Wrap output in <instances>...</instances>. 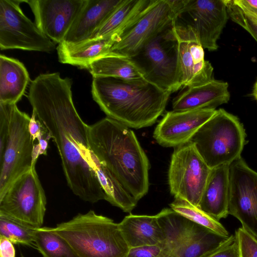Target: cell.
Instances as JSON below:
<instances>
[{
    "mask_svg": "<svg viewBox=\"0 0 257 257\" xmlns=\"http://www.w3.org/2000/svg\"><path fill=\"white\" fill-rule=\"evenodd\" d=\"M72 80L59 72L41 74L33 80L28 98L38 120L58 149L67 185L83 201L106 200L95 170L89 145L88 126L78 113L72 94Z\"/></svg>",
    "mask_w": 257,
    "mask_h": 257,
    "instance_id": "obj_1",
    "label": "cell"
},
{
    "mask_svg": "<svg viewBox=\"0 0 257 257\" xmlns=\"http://www.w3.org/2000/svg\"><path fill=\"white\" fill-rule=\"evenodd\" d=\"M88 138L100 164L138 201L145 196L149 188L150 165L134 132L106 116L89 125Z\"/></svg>",
    "mask_w": 257,
    "mask_h": 257,
    "instance_id": "obj_2",
    "label": "cell"
},
{
    "mask_svg": "<svg viewBox=\"0 0 257 257\" xmlns=\"http://www.w3.org/2000/svg\"><path fill=\"white\" fill-rule=\"evenodd\" d=\"M91 93L107 117L135 129L154 124L171 94L145 79L101 77H93Z\"/></svg>",
    "mask_w": 257,
    "mask_h": 257,
    "instance_id": "obj_3",
    "label": "cell"
},
{
    "mask_svg": "<svg viewBox=\"0 0 257 257\" xmlns=\"http://www.w3.org/2000/svg\"><path fill=\"white\" fill-rule=\"evenodd\" d=\"M78 257H126L129 249L118 223L93 210L52 227Z\"/></svg>",
    "mask_w": 257,
    "mask_h": 257,
    "instance_id": "obj_4",
    "label": "cell"
},
{
    "mask_svg": "<svg viewBox=\"0 0 257 257\" xmlns=\"http://www.w3.org/2000/svg\"><path fill=\"white\" fill-rule=\"evenodd\" d=\"M246 134L237 116L222 108L197 132L191 140L210 168L230 164L241 157Z\"/></svg>",
    "mask_w": 257,
    "mask_h": 257,
    "instance_id": "obj_5",
    "label": "cell"
},
{
    "mask_svg": "<svg viewBox=\"0 0 257 257\" xmlns=\"http://www.w3.org/2000/svg\"><path fill=\"white\" fill-rule=\"evenodd\" d=\"M173 25L162 32L131 58L141 70L147 81L171 93L182 88L178 42Z\"/></svg>",
    "mask_w": 257,
    "mask_h": 257,
    "instance_id": "obj_6",
    "label": "cell"
},
{
    "mask_svg": "<svg viewBox=\"0 0 257 257\" xmlns=\"http://www.w3.org/2000/svg\"><path fill=\"white\" fill-rule=\"evenodd\" d=\"M2 104L8 114L9 132L0 156V198L14 181L32 167L34 146L29 128L31 117L17 104Z\"/></svg>",
    "mask_w": 257,
    "mask_h": 257,
    "instance_id": "obj_7",
    "label": "cell"
},
{
    "mask_svg": "<svg viewBox=\"0 0 257 257\" xmlns=\"http://www.w3.org/2000/svg\"><path fill=\"white\" fill-rule=\"evenodd\" d=\"M211 169L192 141L174 148L168 174L170 193L198 207Z\"/></svg>",
    "mask_w": 257,
    "mask_h": 257,
    "instance_id": "obj_8",
    "label": "cell"
},
{
    "mask_svg": "<svg viewBox=\"0 0 257 257\" xmlns=\"http://www.w3.org/2000/svg\"><path fill=\"white\" fill-rule=\"evenodd\" d=\"M25 1L0 0V48L49 53L56 43L43 34L24 14L21 3Z\"/></svg>",
    "mask_w": 257,
    "mask_h": 257,
    "instance_id": "obj_9",
    "label": "cell"
},
{
    "mask_svg": "<svg viewBox=\"0 0 257 257\" xmlns=\"http://www.w3.org/2000/svg\"><path fill=\"white\" fill-rule=\"evenodd\" d=\"M35 166L14 181L0 198V213L39 228L44 222L47 201Z\"/></svg>",
    "mask_w": 257,
    "mask_h": 257,
    "instance_id": "obj_10",
    "label": "cell"
},
{
    "mask_svg": "<svg viewBox=\"0 0 257 257\" xmlns=\"http://www.w3.org/2000/svg\"><path fill=\"white\" fill-rule=\"evenodd\" d=\"M229 18L227 0H181L175 21L191 27L203 48L213 51Z\"/></svg>",
    "mask_w": 257,
    "mask_h": 257,
    "instance_id": "obj_11",
    "label": "cell"
},
{
    "mask_svg": "<svg viewBox=\"0 0 257 257\" xmlns=\"http://www.w3.org/2000/svg\"><path fill=\"white\" fill-rule=\"evenodd\" d=\"M176 16L172 0H154L144 15L113 44L108 54L135 56L150 41L173 25Z\"/></svg>",
    "mask_w": 257,
    "mask_h": 257,
    "instance_id": "obj_12",
    "label": "cell"
},
{
    "mask_svg": "<svg viewBox=\"0 0 257 257\" xmlns=\"http://www.w3.org/2000/svg\"><path fill=\"white\" fill-rule=\"evenodd\" d=\"M228 214L257 235V172L241 157L229 165Z\"/></svg>",
    "mask_w": 257,
    "mask_h": 257,
    "instance_id": "obj_13",
    "label": "cell"
},
{
    "mask_svg": "<svg viewBox=\"0 0 257 257\" xmlns=\"http://www.w3.org/2000/svg\"><path fill=\"white\" fill-rule=\"evenodd\" d=\"M181 83L183 88L202 85L214 79L213 68L205 60L204 48L189 26L175 22Z\"/></svg>",
    "mask_w": 257,
    "mask_h": 257,
    "instance_id": "obj_14",
    "label": "cell"
},
{
    "mask_svg": "<svg viewBox=\"0 0 257 257\" xmlns=\"http://www.w3.org/2000/svg\"><path fill=\"white\" fill-rule=\"evenodd\" d=\"M86 0L26 1L41 31L56 44L62 42Z\"/></svg>",
    "mask_w": 257,
    "mask_h": 257,
    "instance_id": "obj_15",
    "label": "cell"
},
{
    "mask_svg": "<svg viewBox=\"0 0 257 257\" xmlns=\"http://www.w3.org/2000/svg\"><path fill=\"white\" fill-rule=\"evenodd\" d=\"M216 111L215 108L168 111L155 128L153 138L163 147L176 148L192 140Z\"/></svg>",
    "mask_w": 257,
    "mask_h": 257,
    "instance_id": "obj_16",
    "label": "cell"
},
{
    "mask_svg": "<svg viewBox=\"0 0 257 257\" xmlns=\"http://www.w3.org/2000/svg\"><path fill=\"white\" fill-rule=\"evenodd\" d=\"M228 86L227 82L213 79L205 84L188 87L173 99V110L215 109L229 100Z\"/></svg>",
    "mask_w": 257,
    "mask_h": 257,
    "instance_id": "obj_17",
    "label": "cell"
},
{
    "mask_svg": "<svg viewBox=\"0 0 257 257\" xmlns=\"http://www.w3.org/2000/svg\"><path fill=\"white\" fill-rule=\"evenodd\" d=\"M120 0H86L63 42L77 43L89 39L107 19Z\"/></svg>",
    "mask_w": 257,
    "mask_h": 257,
    "instance_id": "obj_18",
    "label": "cell"
},
{
    "mask_svg": "<svg viewBox=\"0 0 257 257\" xmlns=\"http://www.w3.org/2000/svg\"><path fill=\"white\" fill-rule=\"evenodd\" d=\"M153 1L120 0L107 19L89 39L111 38L115 43L117 42L144 15Z\"/></svg>",
    "mask_w": 257,
    "mask_h": 257,
    "instance_id": "obj_19",
    "label": "cell"
},
{
    "mask_svg": "<svg viewBox=\"0 0 257 257\" xmlns=\"http://www.w3.org/2000/svg\"><path fill=\"white\" fill-rule=\"evenodd\" d=\"M229 165L224 164L211 169L198 206L218 221L228 215Z\"/></svg>",
    "mask_w": 257,
    "mask_h": 257,
    "instance_id": "obj_20",
    "label": "cell"
},
{
    "mask_svg": "<svg viewBox=\"0 0 257 257\" xmlns=\"http://www.w3.org/2000/svg\"><path fill=\"white\" fill-rule=\"evenodd\" d=\"M114 43L111 38L91 39L77 43L62 42L56 49L60 62L88 69L94 61L107 55Z\"/></svg>",
    "mask_w": 257,
    "mask_h": 257,
    "instance_id": "obj_21",
    "label": "cell"
},
{
    "mask_svg": "<svg viewBox=\"0 0 257 257\" xmlns=\"http://www.w3.org/2000/svg\"><path fill=\"white\" fill-rule=\"evenodd\" d=\"M129 248L147 245L163 244L165 236L157 215L126 216L118 223Z\"/></svg>",
    "mask_w": 257,
    "mask_h": 257,
    "instance_id": "obj_22",
    "label": "cell"
},
{
    "mask_svg": "<svg viewBox=\"0 0 257 257\" xmlns=\"http://www.w3.org/2000/svg\"><path fill=\"white\" fill-rule=\"evenodd\" d=\"M30 80L23 63L0 55V103L17 104L24 94Z\"/></svg>",
    "mask_w": 257,
    "mask_h": 257,
    "instance_id": "obj_23",
    "label": "cell"
},
{
    "mask_svg": "<svg viewBox=\"0 0 257 257\" xmlns=\"http://www.w3.org/2000/svg\"><path fill=\"white\" fill-rule=\"evenodd\" d=\"M88 70L93 77H112L126 80L145 79L135 62L124 56L108 54L92 63Z\"/></svg>",
    "mask_w": 257,
    "mask_h": 257,
    "instance_id": "obj_24",
    "label": "cell"
},
{
    "mask_svg": "<svg viewBox=\"0 0 257 257\" xmlns=\"http://www.w3.org/2000/svg\"><path fill=\"white\" fill-rule=\"evenodd\" d=\"M95 161L97 164L95 173L106 194V201L125 212L131 213L138 201L105 168L100 164L96 157Z\"/></svg>",
    "mask_w": 257,
    "mask_h": 257,
    "instance_id": "obj_25",
    "label": "cell"
},
{
    "mask_svg": "<svg viewBox=\"0 0 257 257\" xmlns=\"http://www.w3.org/2000/svg\"><path fill=\"white\" fill-rule=\"evenodd\" d=\"M34 243L43 257H78L70 244L52 227L37 228Z\"/></svg>",
    "mask_w": 257,
    "mask_h": 257,
    "instance_id": "obj_26",
    "label": "cell"
},
{
    "mask_svg": "<svg viewBox=\"0 0 257 257\" xmlns=\"http://www.w3.org/2000/svg\"><path fill=\"white\" fill-rule=\"evenodd\" d=\"M226 238L201 226L174 252L177 257H202Z\"/></svg>",
    "mask_w": 257,
    "mask_h": 257,
    "instance_id": "obj_27",
    "label": "cell"
},
{
    "mask_svg": "<svg viewBox=\"0 0 257 257\" xmlns=\"http://www.w3.org/2000/svg\"><path fill=\"white\" fill-rule=\"evenodd\" d=\"M170 206L178 214L219 235L224 237L229 236L228 232L219 221L207 214L198 207L179 198H175L170 204Z\"/></svg>",
    "mask_w": 257,
    "mask_h": 257,
    "instance_id": "obj_28",
    "label": "cell"
},
{
    "mask_svg": "<svg viewBox=\"0 0 257 257\" xmlns=\"http://www.w3.org/2000/svg\"><path fill=\"white\" fill-rule=\"evenodd\" d=\"M37 228L12 216L0 213V236L6 237L13 243L35 246L34 234Z\"/></svg>",
    "mask_w": 257,
    "mask_h": 257,
    "instance_id": "obj_29",
    "label": "cell"
},
{
    "mask_svg": "<svg viewBox=\"0 0 257 257\" xmlns=\"http://www.w3.org/2000/svg\"><path fill=\"white\" fill-rule=\"evenodd\" d=\"M227 10L231 20L248 32L257 42V18L241 9L234 1L227 0Z\"/></svg>",
    "mask_w": 257,
    "mask_h": 257,
    "instance_id": "obj_30",
    "label": "cell"
},
{
    "mask_svg": "<svg viewBox=\"0 0 257 257\" xmlns=\"http://www.w3.org/2000/svg\"><path fill=\"white\" fill-rule=\"evenodd\" d=\"M240 257H257V235L241 226L235 230Z\"/></svg>",
    "mask_w": 257,
    "mask_h": 257,
    "instance_id": "obj_31",
    "label": "cell"
},
{
    "mask_svg": "<svg viewBox=\"0 0 257 257\" xmlns=\"http://www.w3.org/2000/svg\"><path fill=\"white\" fill-rule=\"evenodd\" d=\"M202 257H240L235 234L229 235L216 248Z\"/></svg>",
    "mask_w": 257,
    "mask_h": 257,
    "instance_id": "obj_32",
    "label": "cell"
},
{
    "mask_svg": "<svg viewBox=\"0 0 257 257\" xmlns=\"http://www.w3.org/2000/svg\"><path fill=\"white\" fill-rule=\"evenodd\" d=\"M165 248L163 244L147 245L129 248L126 257H157Z\"/></svg>",
    "mask_w": 257,
    "mask_h": 257,
    "instance_id": "obj_33",
    "label": "cell"
},
{
    "mask_svg": "<svg viewBox=\"0 0 257 257\" xmlns=\"http://www.w3.org/2000/svg\"><path fill=\"white\" fill-rule=\"evenodd\" d=\"M13 243L6 237L0 236V257H15Z\"/></svg>",
    "mask_w": 257,
    "mask_h": 257,
    "instance_id": "obj_34",
    "label": "cell"
},
{
    "mask_svg": "<svg viewBox=\"0 0 257 257\" xmlns=\"http://www.w3.org/2000/svg\"><path fill=\"white\" fill-rule=\"evenodd\" d=\"M35 113L32 111V115L29 124L30 133L32 137L33 141L41 135L42 130L44 127L41 122L36 119Z\"/></svg>",
    "mask_w": 257,
    "mask_h": 257,
    "instance_id": "obj_35",
    "label": "cell"
},
{
    "mask_svg": "<svg viewBox=\"0 0 257 257\" xmlns=\"http://www.w3.org/2000/svg\"><path fill=\"white\" fill-rule=\"evenodd\" d=\"M241 9L257 18V0H234Z\"/></svg>",
    "mask_w": 257,
    "mask_h": 257,
    "instance_id": "obj_36",
    "label": "cell"
},
{
    "mask_svg": "<svg viewBox=\"0 0 257 257\" xmlns=\"http://www.w3.org/2000/svg\"><path fill=\"white\" fill-rule=\"evenodd\" d=\"M157 257H177V256L174 252L165 248Z\"/></svg>",
    "mask_w": 257,
    "mask_h": 257,
    "instance_id": "obj_37",
    "label": "cell"
},
{
    "mask_svg": "<svg viewBox=\"0 0 257 257\" xmlns=\"http://www.w3.org/2000/svg\"><path fill=\"white\" fill-rule=\"evenodd\" d=\"M252 94L255 99L257 101V80L254 84Z\"/></svg>",
    "mask_w": 257,
    "mask_h": 257,
    "instance_id": "obj_38",
    "label": "cell"
},
{
    "mask_svg": "<svg viewBox=\"0 0 257 257\" xmlns=\"http://www.w3.org/2000/svg\"><path fill=\"white\" fill-rule=\"evenodd\" d=\"M21 257H24V256H23V255H22V256H21Z\"/></svg>",
    "mask_w": 257,
    "mask_h": 257,
    "instance_id": "obj_39",
    "label": "cell"
}]
</instances>
